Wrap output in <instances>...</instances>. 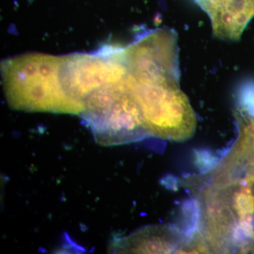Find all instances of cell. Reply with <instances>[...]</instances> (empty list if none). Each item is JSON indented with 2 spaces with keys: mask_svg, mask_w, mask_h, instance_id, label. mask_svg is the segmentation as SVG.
Listing matches in <instances>:
<instances>
[{
  "mask_svg": "<svg viewBox=\"0 0 254 254\" xmlns=\"http://www.w3.org/2000/svg\"><path fill=\"white\" fill-rule=\"evenodd\" d=\"M182 184L198 207V247L213 253H254V174L220 159Z\"/></svg>",
  "mask_w": 254,
  "mask_h": 254,
  "instance_id": "obj_1",
  "label": "cell"
},
{
  "mask_svg": "<svg viewBox=\"0 0 254 254\" xmlns=\"http://www.w3.org/2000/svg\"><path fill=\"white\" fill-rule=\"evenodd\" d=\"M127 67V86L151 136L180 142L193 136L196 117L180 88L178 57L155 58Z\"/></svg>",
  "mask_w": 254,
  "mask_h": 254,
  "instance_id": "obj_2",
  "label": "cell"
},
{
  "mask_svg": "<svg viewBox=\"0 0 254 254\" xmlns=\"http://www.w3.org/2000/svg\"><path fill=\"white\" fill-rule=\"evenodd\" d=\"M64 58L28 53L4 60L3 86L9 106L21 111L80 115L84 105L68 94L60 78Z\"/></svg>",
  "mask_w": 254,
  "mask_h": 254,
  "instance_id": "obj_3",
  "label": "cell"
},
{
  "mask_svg": "<svg viewBox=\"0 0 254 254\" xmlns=\"http://www.w3.org/2000/svg\"><path fill=\"white\" fill-rule=\"evenodd\" d=\"M83 103L84 110L80 116L100 145L125 144L151 136L126 76L91 92Z\"/></svg>",
  "mask_w": 254,
  "mask_h": 254,
  "instance_id": "obj_4",
  "label": "cell"
},
{
  "mask_svg": "<svg viewBox=\"0 0 254 254\" xmlns=\"http://www.w3.org/2000/svg\"><path fill=\"white\" fill-rule=\"evenodd\" d=\"M64 57L62 83L68 94L82 103L91 92L121 81L127 73L124 47L106 45L94 53Z\"/></svg>",
  "mask_w": 254,
  "mask_h": 254,
  "instance_id": "obj_5",
  "label": "cell"
},
{
  "mask_svg": "<svg viewBox=\"0 0 254 254\" xmlns=\"http://www.w3.org/2000/svg\"><path fill=\"white\" fill-rule=\"evenodd\" d=\"M162 227H150L129 236L115 240L112 247L118 253H162L168 252L171 244L167 242L165 232Z\"/></svg>",
  "mask_w": 254,
  "mask_h": 254,
  "instance_id": "obj_6",
  "label": "cell"
}]
</instances>
